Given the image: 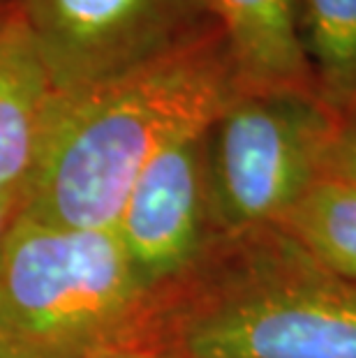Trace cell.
Masks as SVG:
<instances>
[{
    "instance_id": "cell-13",
    "label": "cell",
    "mask_w": 356,
    "mask_h": 358,
    "mask_svg": "<svg viewBox=\"0 0 356 358\" xmlns=\"http://www.w3.org/2000/svg\"><path fill=\"white\" fill-rule=\"evenodd\" d=\"M21 210H24V194L3 196V199H0V248H3L5 238L10 236L14 222H17L21 215Z\"/></svg>"
},
{
    "instance_id": "cell-1",
    "label": "cell",
    "mask_w": 356,
    "mask_h": 358,
    "mask_svg": "<svg viewBox=\"0 0 356 358\" xmlns=\"http://www.w3.org/2000/svg\"><path fill=\"white\" fill-rule=\"evenodd\" d=\"M243 93L220 26L160 56L56 97L24 213L113 229L132 185L166 143L206 129Z\"/></svg>"
},
{
    "instance_id": "cell-5",
    "label": "cell",
    "mask_w": 356,
    "mask_h": 358,
    "mask_svg": "<svg viewBox=\"0 0 356 358\" xmlns=\"http://www.w3.org/2000/svg\"><path fill=\"white\" fill-rule=\"evenodd\" d=\"M54 88H83L146 63L211 26V0H14Z\"/></svg>"
},
{
    "instance_id": "cell-12",
    "label": "cell",
    "mask_w": 356,
    "mask_h": 358,
    "mask_svg": "<svg viewBox=\"0 0 356 358\" xmlns=\"http://www.w3.org/2000/svg\"><path fill=\"white\" fill-rule=\"evenodd\" d=\"M83 358H178L171 352H166L160 345L150 340H130V342H120V345H111L97 352L83 356Z\"/></svg>"
},
{
    "instance_id": "cell-14",
    "label": "cell",
    "mask_w": 356,
    "mask_h": 358,
    "mask_svg": "<svg viewBox=\"0 0 356 358\" xmlns=\"http://www.w3.org/2000/svg\"><path fill=\"white\" fill-rule=\"evenodd\" d=\"M7 3H10V0H0V7H5Z\"/></svg>"
},
{
    "instance_id": "cell-6",
    "label": "cell",
    "mask_w": 356,
    "mask_h": 358,
    "mask_svg": "<svg viewBox=\"0 0 356 358\" xmlns=\"http://www.w3.org/2000/svg\"><path fill=\"white\" fill-rule=\"evenodd\" d=\"M206 129L178 136L150 159L113 224L132 268L155 299L176 287L215 238Z\"/></svg>"
},
{
    "instance_id": "cell-8",
    "label": "cell",
    "mask_w": 356,
    "mask_h": 358,
    "mask_svg": "<svg viewBox=\"0 0 356 358\" xmlns=\"http://www.w3.org/2000/svg\"><path fill=\"white\" fill-rule=\"evenodd\" d=\"M243 90L317 93L290 0H211ZM320 95V93H317Z\"/></svg>"
},
{
    "instance_id": "cell-4",
    "label": "cell",
    "mask_w": 356,
    "mask_h": 358,
    "mask_svg": "<svg viewBox=\"0 0 356 358\" xmlns=\"http://www.w3.org/2000/svg\"><path fill=\"white\" fill-rule=\"evenodd\" d=\"M336 111L317 93L243 90L206 129L215 236L276 227L324 173Z\"/></svg>"
},
{
    "instance_id": "cell-3",
    "label": "cell",
    "mask_w": 356,
    "mask_h": 358,
    "mask_svg": "<svg viewBox=\"0 0 356 358\" xmlns=\"http://www.w3.org/2000/svg\"><path fill=\"white\" fill-rule=\"evenodd\" d=\"M155 310L113 229L21 210L0 248V358H83L150 340Z\"/></svg>"
},
{
    "instance_id": "cell-7",
    "label": "cell",
    "mask_w": 356,
    "mask_h": 358,
    "mask_svg": "<svg viewBox=\"0 0 356 358\" xmlns=\"http://www.w3.org/2000/svg\"><path fill=\"white\" fill-rule=\"evenodd\" d=\"M58 90L14 0L0 7V199L26 192Z\"/></svg>"
},
{
    "instance_id": "cell-2",
    "label": "cell",
    "mask_w": 356,
    "mask_h": 358,
    "mask_svg": "<svg viewBox=\"0 0 356 358\" xmlns=\"http://www.w3.org/2000/svg\"><path fill=\"white\" fill-rule=\"evenodd\" d=\"M150 342L178 358H356V285L278 227L215 236L157 299Z\"/></svg>"
},
{
    "instance_id": "cell-10",
    "label": "cell",
    "mask_w": 356,
    "mask_h": 358,
    "mask_svg": "<svg viewBox=\"0 0 356 358\" xmlns=\"http://www.w3.org/2000/svg\"><path fill=\"white\" fill-rule=\"evenodd\" d=\"M333 275L356 285V187L320 178L276 224Z\"/></svg>"
},
{
    "instance_id": "cell-11",
    "label": "cell",
    "mask_w": 356,
    "mask_h": 358,
    "mask_svg": "<svg viewBox=\"0 0 356 358\" xmlns=\"http://www.w3.org/2000/svg\"><path fill=\"white\" fill-rule=\"evenodd\" d=\"M322 176L350 182L356 187V100L336 111Z\"/></svg>"
},
{
    "instance_id": "cell-9",
    "label": "cell",
    "mask_w": 356,
    "mask_h": 358,
    "mask_svg": "<svg viewBox=\"0 0 356 358\" xmlns=\"http://www.w3.org/2000/svg\"><path fill=\"white\" fill-rule=\"evenodd\" d=\"M317 93L333 111L356 100V0H290Z\"/></svg>"
}]
</instances>
